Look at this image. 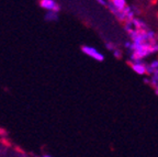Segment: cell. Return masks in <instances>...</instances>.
Returning <instances> with one entry per match:
<instances>
[{
	"label": "cell",
	"mask_w": 158,
	"mask_h": 157,
	"mask_svg": "<svg viewBox=\"0 0 158 157\" xmlns=\"http://www.w3.org/2000/svg\"><path fill=\"white\" fill-rule=\"evenodd\" d=\"M40 7L46 11H54L56 13H58L60 10V7L55 0H40Z\"/></svg>",
	"instance_id": "7a4b0ae2"
},
{
	"label": "cell",
	"mask_w": 158,
	"mask_h": 157,
	"mask_svg": "<svg viewBox=\"0 0 158 157\" xmlns=\"http://www.w3.org/2000/svg\"><path fill=\"white\" fill-rule=\"evenodd\" d=\"M81 52L84 53V54L88 55L89 57H91V58L96 59V61H98V62H103L104 61L103 54H101L98 49H96L92 46H87V45H84V46H81Z\"/></svg>",
	"instance_id": "6da1fadb"
},
{
	"label": "cell",
	"mask_w": 158,
	"mask_h": 157,
	"mask_svg": "<svg viewBox=\"0 0 158 157\" xmlns=\"http://www.w3.org/2000/svg\"><path fill=\"white\" fill-rule=\"evenodd\" d=\"M131 67L135 73L138 75H144L146 74V65L143 64L142 62H136L134 64H131Z\"/></svg>",
	"instance_id": "3957f363"
},
{
	"label": "cell",
	"mask_w": 158,
	"mask_h": 157,
	"mask_svg": "<svg viewBox=\"0 0 158 157\" xmlns=\"http://www.w3.org/2000/svg\"><path fill=\"white\" fill-rule=\"evenodd\" d=\"M109 2L112 3L118 11H122L124 8L126 7V1L125 0H108Z\"/></svg>",
	"instance_id": "277c9868"
},
{
	"label": "cell",
	"mask_w": 158,
	"mask_h": 157,
	"mask_svg": "<svg viewBox=\"0 0 158 157\" xmlns=\"http://www.w3.org/2000/svg\"><path fill=\"white\" fill-rule=\"evenodd\" d=\"M45 20L46 21H57L58 20V15L54 11H48L45 15Z\"/></svg>",
	"instance_id": "5b68a950"
},
{
	"label": "cell",
	"mask_w": 158,
	"mask_h": 157,
	"mask_svg": "<svg viewBox=\"0 0 158 157\" xmlns=\"http://www.w3.org/2000/svg\"><path fill=\"white\" fill-rule=\"evenodd\" d=\"M41 157H53V156H51V155H48V154H44V155H42Z\"/></svg>",
	"instance_id": "ba28073f"
},
{
	"label": "cell",
	"mask_w": 158,
	"mask_h": 157,
	"mask_svg": "<svg viewBox=\"0 0 158 157\" xmlns=\"http://www.w3.org/2000/svg\"><path fill=\"white\" fill-rule=\"evenodd\" d=\"M101 6H103V7H106L108 6V0H97Z\"/></svg>",
	"instance_id": "8992f818"
},
{
	"label": "cell",
	"mask_w": 158,
	"mask_h": 157,
	"mask_svg": "<svg viewBox=\"0 0 158 157\" xmlns=\"http://www.w3.org/2000/svg\"><path fill=\"white\" fill-rule=\"evenodd\" d=\"M114 55H115V56H118V58H121L122 57V54H121V51H118V49H114Z\"/></svg>",
	"instance_id": "52a82bcc"
}]
</instances>
